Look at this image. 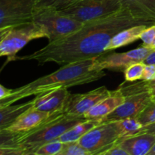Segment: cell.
I'll use <instances>...</instances> for the list:
<instances>
[{
  "mask_svg": "<svg viewBox=\"0 0 155 155\" xmlns=\"http://www.w3.org/2000/svg\"><path fill=\"white\" fill-rule=\"evenodd\" d=\"M139 24L149 25L135 18L127 9L123 8L107 18L86 23L73 34L48 42L46 46L33 54L16 57L15 61H36L39 64L54 62L64 66L95 58L107 52L106 47L118 32Z\"/></svg>",
  "mask_w": 155,
  "mask_h": 155,
  "instance_id": "1",
  "label": "cell"
},
{
  "mask_svg": "<svg viewBox=\"0 0 155 155\" xmlns=\"http://www.w3.org/2000/svg\"><path fill=\"white\" fill-rule=\"evenodd\" d=\"M95 58L64 65L48 75L36 79L24 86L13 89L7 98L0 99V106L12 104L22 98L40 95L53 89L69 88L100 80L106 74L104 71L92 69Z\"/></svg>",
  "mask_w": 155,
  "mask_h": 155,
  "instance_id": "2",
  "label": "cell"
},
{
  "mask_svg": "<svg viewBox=\"0 0 155 155\" xmlns=\"http://www.w3.org/2000/svg\"><path fill=\"white\" fill-rule=\"evenodd\" d=\"M83 117L69 116L63 111L52 114L46 120L33 130L17 133L13 146H19L26 155H33L43 144L57 139L77 124L86 120Z\"/></svg>",
  "mask_w": 155,
  "mask_h": 155,
  "instance_id": "3",
  "label": "cell"
},
{
  "mask_svg": "<svg viewBox=\"0 0 155 155\" xmlns=\"http://www.w3.org/2000/svg\"><path fill=\"white\" fill-rule=\"evenodd\" d=\"M47 38L45 29L35 22L19 24L0 30V56L15 61L17 54L33 39Z\"/></svg>",
  "mask_w": 155,
  "mask_h": 155,
  "instance_id": "4",
  "label": "cell"
},
{
  "mask_svg": "<svg viewBox=\"0 0 155 155\" xmlns=\"http://www.w3.org/2000/svg\"><path fill=\"white\" fill-rule=\"evenodd\" d=\"M33 21L42 26L47 33L48 42L67 37L80 30L84 24L59 11L43 9L35 11Z\"/></svg>",
  "mask_w": 155,
  "mask_h": 155,
  "instance_id": "5",
  "label": "cell"
},
{
  "mask_svg": "<svg viewBox=\"0 0 155 155\" xmlns=\"http://www.w3.org/2000/svg\"><path fill=\"white\" fill-rule=\"evenodd\" d=\"M123 8L119 0H78L59 12L86 24L107 18Z\"/></svg>",
  "mask_w": 155,
  "mask_h": 155,
  "instance_id": "6",
  "label": "cell"
},
{
  "mask_svg": "<svg viewBox=\"0 0 155 155\" xmlns=\"http://www.w3.org/2000/svg\"><path fill=\"white\" fill-rule=\"evenodd\" d=\"M121 137L116 122L101 123L78 141L91 155H101Z\"/></svg>",
  "mask_w": 155,
  "mask_h": 155,
  "instance_id": "7",
  "label": "cell"
},
{
  "mask_svg": "<svg viewBox=\"0 0 155 155\" xmlns=\"http://www.w3.org/2000/svg\"><path fill=\"white\" fill-rule=\"evenodd\" d=\"M154 50V48L151 46L142 45L139 48L130 50L127 52L111 53L106 56L101 54L95 58L92 69L96 71L107 69L124 72L130 65L137 62H144L148 54Z\"/></svg>",
  "mask_w": 155,
  "mask_h": 155,
  "instance_id": "8",
  "label": "cell"
},
{
  "mask_svg": "<svg viewBox=\"0 0 155 155\" xmlns=\"http://www.w3.org/2000/svg\"><path fill=\"white\" fill-rule=\"evenodd\" d=\"M38 0H0V30L33 22Z\"/></svg>",
  "mask_w": 155,
  "mask_h": 155,
  "instance_id": "9",
  "label": "cell"
},
{
  "mask_svg": "<svg viewBox=\"0 0 155 155\" xmlns=\"http://www.w3.org/2000/svg\"><path fill=\"white\" fill-rule=\"evenodd\" d=\"M110 92L111 91L105 86H101L83 94L70 93L64 107V113L69 116L83 117L97 103L108 96Z\"/></svg>",
  "mask_w": 155,
  "mask_h": 155,
  "instance_id": "10",
  "label": "cell"
},
{
  "mask_svg": "<svg viewBox=\"0 0 155 155\" xmlns=\"http://www.w3.org/2000/svg\"><path fill=\"white\" fill-rule=\"evenodd\" d=\"M151 100L150 92L125 97L124 102L111 113L103 118L101 123L113 122L127 118H137Z\"/></svg>",
  "mask_w": 155,
  "mask_h": 155,
  "instance_id": "11",
  "label": "cell"
},
{
  "mask_svg": "<svg viewBox=\"0 0 155 155\" xmlns=\"http://www.w3.org/2000/svg\"><path fill=\"white\" fill-rule=\"evenodd\" d=\"M69 94L68 88H59L40 94L33 99V107L50 114L64 112V107Z\"/></svg>",
  "mask_w": 155,
  "mask_h": 155,
  "instance_id": "12",
  "label": "cell"
},
{
  "mask_svg": "<svg viewBox=\"0 0 155 155\" xmlns=\"http://www.w3.org/2000/svg\"><path fill=\"white\" fill-rule=\"evenodd\" d=\"M130 155H148L155 145V135L138 133L117 142Z\"/></svg>",
  "mask_w": 155,
  "mask_h": 155,
  "instance_id": "13",
  "label": "cell"
},
{
  "mask_svg": "<svg viewBox=\"0 0 155 155\" xmlns=\"http://www.w3.org/2000/svg\"><path fill=\"white\" fill-rule=\"evenodd\" d=\"M52 114L33 108V106L26 110L12 125L8 127V131L17 133H24L33 130L46 120Z\"/></svg>",
  "mask_w": 155,
  "mask_h": 155,
  "instance_id": "14",
  "label": "cell"
},
{
  "mask_svg": "<svg viewBox=\"0 0 155 155\" xmlns=\"http://www.w3.org/2000/svg\"><path fill=\"white\" fill-rule=\"evenodd\" d=\"M125 100L119 89L111 91L110 95L101 100L95 106L86 112L83 117L87 120H101L107 115L114 110L119 105H120Z\"/></svg>",
  "mask_w": 155,
  "mask_h": 155,
  "instance_id": "15",
  "label": "cell"
},
{
  "mask_svg": "<svg viewBox=\"0 0 155 155\" xmlns=\"http://www.w3.org/2000/svg\"><path fill=\"white\" fill-rule=\"evenodd\" d=\"M135 18L149 25L155 24V0H119Z\"/></svg>",
  "mask_w": 155,
  "mask_h": 155,
  "instance_id": "16",
  "label": "cell"
},
{
  "mask_svg": "<svg viewBox=\"0 0 155 155\" xmlns=\"http://www.w3.org/2000/svg\"><path fill=\"white\" fill-rule=\"evenodd\" d=\"M149 25L146 24H139L120 30L111 38L108 45L106 47L105 51L107 52L136 42L140 39L142 32Z\"/></svg>",
  "mask_w": 155,
  "mask_h": 155,
  "instance_id": "17",
  "label": "cell"
},
{
  "mask_svg": "<svg viewBox=\"0 0 155 155\" xmlns=\"http://www.w3.org/2000/svg\"><path fill=\"white\" fill-rule=\"evenodd\" d=\"M33 105V100L13 105L0 106V130L7 129L14 124L26 110Z\"/></svg>",
  "mask_w": 155,
  "mask_h": 155,
  "instance_id": "18",
  "label": "cell"
},
{
  "mask_svg": "<svg viewBox=\"0 0 155 155\" xmlns=\"http://www.w3.org/2000/svg\"><path fill=\"white\" fill-rule=\"evenodd\" d=\"M101 124V120H87L77 124L72 128L68 130L58 138V140L63 143L77 142L83 136L90 131L92 129Z\"/></svg>",
  "mask_w": 155,
  "mask_h": 155,
  "instance_id": "19",
  "label": "cell"
},
{
  "mask_svg": "<svg viewBox=\"0 0 155 155\" xmlns=\"http://www.w3.org/2000/svg\"><path fill=\"white\" fill-rule=\"evenodd\" d=\"M115 122L117 125L121 135L120 139H125V138L138 134L143 127L142 124L138 120L137 118H127V119L121 120H117Z\"/></svg>",
  "mask_w": 155,
  "mask_h": 155,
  "instance_id": "20",
  "label": "cell"
},
{
  "mask_svg": "<svg viewBox=\"0 0 155 155\" xmlns=\"http://www.w3.org/2000/svg\"><path fill=\"white\" fill-rule=\"evenodd\" d=\"M77 1L78 0H38L35 5V11L43 9L61 11Z\"/></svg>",
  "mask_w": 155,
  "mask_h": 155,
  "instance_id": "21",
  "label": "cell"
},
{
  "mask_svg": "<svg viewBox=\"0 0 155 155\" xmlns=\"http://www.w3.org/2000/svg\"><path fill=\"white\" fill-rule=\"evenodd\" d=\"M118 89L124 97L145 93V92H150L149 81L142 80L141 82L133 83L127 86H124V83Z\"/></svg>",
  "mask_w": 155,
  "mask_h": 155,
  "instance_id": "22",
  "label": "cell"
},
{
  "mask_svg": "<svg viewBox=\"0 0 155 155\" xmlns=\"http://www.w3.org/2000/svg\"><path fill=\"white\" fill-rule=\"evenodd\" d=\"M62 142L58 139L43 144L36 149L33 155H59L64 148Z\"/></svg>",
  "mask_w": 155,
  "mask_h": 155,
  "instance_id": "23",
  "label": "cell"
},
{
  "mask_svg": "<svg viewBox=\"0 0 155 155\" xmlns=\"http://www.w3.org/2000/svg\"><path fill=\"white\" fill-rule=\"evenodd\" d=\"M145 64L143 61L137 62L130 65L124 71V78L126 82H135L142 80Z\"/></svg>",
  "mask_w": 155,
  "mask_h": 155,
  "instance_id": "24",
  "label": "cell"
},
{
  "mask_svg": "<svg viewBox=\"0 0 155 155\" xmlns=\"http://www.w3.org/2000/svg\"><path fill=\"white\" fill-rule=\"evenodd\" d=\"M143 127L155 123V101L151 99L137 117Z\"/></svg>",
  "mask_w": 155,
  "mask_h": 155,
  "instance_id": "25",
  "label": "cell"
},
{
  "mask_svg": "<svg viewBox=\"0 0 155 155\" xmlns=\"http://www.w3.org/2000/svg\"><path fill=\"white\" fill-rule=\"evenodd\" d=\"M59 155H91L90 153L83 148L80 142H73L64 143V148Z\"/></svg>",
  "mask_w": 155,
  "mask_h": 155,
  "instance_id": "26",
  "label": "cell"
},
{
  "mask_svg": "<svg viewBox=\"0 0 155 155\" xmlns=\"http://www.w3.org/2000/svg\"><path fill=\"white\" fill-rule=\"evenodd\" d=\"M140 39L143 42V45L151 46V44L155 39V24L148 26L144 30Z\"/></svg>",
  "mask_w": 155,
  "mask_h": 155,
  "instance_id": "27",
  "label": "cell"
},
{
  "mask_svg": "<svg viewBox=\"0 0 155 155\" xmlns=\"http://www.w3.org/2000/svg\"><path fill=\"white\" fill-rule=\"evenodd\" d=\"M101 155H130L126 150H124L122 147L117 143L114 144L112 146L105 151L102 153Z\"/></svg>",
  "mask_w": 155,
  "mask_h": 155,
  "instance_id": "28",
  "label": "cell"
},
{
  "mask_svg": "<svg viewBox=\"0 0 155 155\" xmlns=\"http://www.w3.org/2000/svg\"><path fill=\"white\" fill-rule=\"evenodd\" d=\"M155 80V64H145L142 80L153 81Z\"/></svg>",
  "mask_w": 155,
  "mask_h": 155,
  "instance_id": "29",
  "label": "cell"
},
{
  "mask_svg": "<svg viewBox=\"0 0 155 155\" xmlns=\"http://www.w3.org/2000/svg\"><path fill=\"white\" fill-rule=\"evenodd\" d=\"M12 90H13L12 89H8V88L1 85L0 86V99H4V98H7L12 93Z\"/></svg>",
  "mask_w": 155,
  "mask_h": 155,
  "instance_id": "30",
  "label": "cell"
},
{
  "mask_svg": "<svg viewBox=\"0 0 155 155\" xmlns=\"http://www.w3.org/2000/svg\"><path fill=\"white\" fill-rule=\"evenodd\" d=\"M148 133L155 135V123L152 124H150V125L145 126V127H142V130L139 132V133Z\"/></svg>",
  "mask_w": 155,
  "mask_h": 155,
  "instance_id": "31",
  "label": "cell"
},
{
  "mask_svg": "<svg viewBox=\"0 0 155 155\" xmlns=\"http://www.w3.org/2000/svg\"><path fill=\"white\" fill-rule=\"evenodd\" d=\"M144 63L145 64H155V49L148 54L146 59L144 61Z\"/></svg>",
  "mask_w": 155,
  "mask_h": 155,
  "instance_id": "32",
  "label": "cell"
},
{
  "mask_svg": "<svg viewBox=\"0 0 155 155\" xmlns=\"http://www.w3.org/2000/svg\"><path fill=\"white\" fill-rule=\"evenodd\" d=\"M149 87H150V94H151V99L155 101V84L151 83L149 82Z\"/></svg>",
  "mask_w": 155,
  "mask_h": 155,
  "instance_id": "33",
  "label": "cell"
},
{
  "mask_svg": "<svg viewBox=\"0 0 155 155\" xmlns=\"http://www.w3.org/2000/svg\"><path fill=\"white\" fill-rule=\"evenodd\" d=\"M148 155H155V145H154V147L152 148V149L150 151V152L148 153Z\"/></svg>",
  "mask_w": 155,
  "mask_h": 155,
  "instance_id": "34",
  "label": "cell"
},
{
  "mask_svg": "<svg viewBox=\"0 0 155 155\" xmlns=\"http://www.w3.org/2000/svg\"><path fill=\"white\" fill-rule=\"evenodd\" d=\"M151 47H152V48H154L155 49V39L154 40V42H153V43L151 44Z\"/></svg>",
  "mask_w": 155,
  "mask_h": 155,
  "instance_id": "35",
  "label": "cell"
},
{
  "mask_svg": "<svg viewBox=\"0 0 155 155\" xmlns=\"http://www.w3.org/2000/svg\"><path fill=\"white\" fill-rule=\"evenodd\" d=\"M150 83H154V84H155V80H153V81H150Z\"/></svg>",
  "mask_w": 155,
  "mask_h": 155,
  "instance_id": "36",
  "label": "cell"
}]
</instances>
